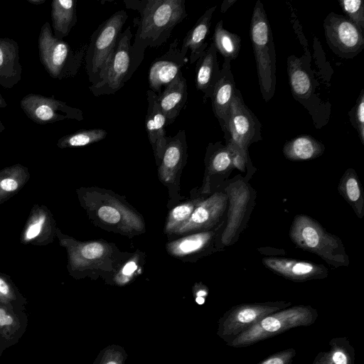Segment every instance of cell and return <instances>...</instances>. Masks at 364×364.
<instances>
[{"label": "cell", "mask_w": 364, "mask_h": 364, "mask_svg": "<svg viewBox=\"0 0 364 364\" xmlns=\"http://www.w3.org/2000/svg\"><path fill=\"white\" fill-rule=\"evenodd\" d=\"M124 4L140 15L132 46V77L142 62L146 48L166 43L175 26L187 16V12L184 0H134L124 1Z\"/></svg>", "instance_id": "6da1fadb"}, {"label": "cell", "mask_w": 364, "mask_h": 364, "mask_svg": "<svg viewBox=\"0 0 364 364\" xmlns=\"http://www.w3.org/2000/svg\"><path fill=\"white\" fill-rule=\"evenodd\" d=\"M77 192L81 205L95 226L129 238L146 232L144 217L124 196L95 186L82 187Z\"/></svg>", "instance_id": "7a4b0ae2"}, {"label": "cell", "mask_w": 364, "mask_h": 364, "mask_svg": "<svg viewBox=\"0 0 364 364\" xmlns=\"http://www.w3.org/2000/svg\"><path fill=\"white\" fill-rule=\"evenodd\" d=\"M72 271L80 277L101 278L109 282L132 252L121 251L115 243L103 239L70 240Z\"/></svg>", "instance_id": "3957f363"}, {"label": "cell", "mask_w": 364, "mask_h": 364, "mask_svg": "<svg viewBox=\"0 0 364 364\" xmlns=\"http://www.w3.org/2000/svg\"><path fill=\"white\" fill-rule=\"evenodd\" d=\"M250 36L262 99L268 102L276 88V53L270 24L263 4L257 0L251 18Z\"/></svg>", "instance_id": "277c9868"}, {"label": "cell", "mask_w": 364, "mask_h": 364, "mask_svg": "<svg viewBox=\"0 0 364 364\" xmlns=\"http://www.w3.org/2000/svg\"><path fill=\"white\" fill-rule=\"evenodd\" d=\"M318 316L317 310L309 305L291 306L266 316L227 345L232 348L247 347L291 328L311 326Z\"/></svg>", "instance_id": "5b68a950"}, {"label": "cell", "mask_w": 364, "mask_h": 364, "mask_svg": "<svg viewBox=\"0 0 364 364\" xmlns=\"http://www.w3.org/2000/svg\"><path fill=\"white\" fill-rule=\"evenodd\" d=\"M290 238L299 247L314 253L333 267L348 266V257L341 240L328 233L318 223L305 215H296L291 224Z\"/></svg>", "instance_id": "8992f818"}, {"label": "cell", "mask_w": 364, "mask_h": 364, "mask_svg": "<svg viewBox=\"0 0 364 364\" xmlns=\"http://www.w3.org/2000/svg\"><path fill=\"white\" fill-rule=\"evenodd\" d=\"M39 58L48 75L58 80L74 77L85 55L87 45L74 51L63 39L56 38L50 23L43 24L38 39Z\"/></svg>", "instance_id": "52a82bcc"}, {"label": "cell", "mask_w": 364, "mask_h": 364, "mask_svg": "<svg viewBox=\"0 0 364 364\" xmlns=\"http://www.w3.org/2000/svg\"><path fill=\"white\" fill-rule=\"evenodd\" d=\"M128 15L124 10L114 13L93 32L85 60L89 81L97 83L105 63L115 48Z\"/></svg>", "instance_id": "ba28073f"}, {"label": "cell", "mask_w": 364, "mask_h": 364, "mask_svg": "<svg viewBox=\"0 0 364 364\" xmlns=\"http://www.w3.org/2000/svg\"><path fill=\"white\" fill-rule=\"evenodd\" d=\"M187 158L188 146L185 130L178 131L173 136H167L161 160L158 166V177L167 189L168 209L185 198L181 195L180 181Z\"/></svg>", "instance_id": "9c48e42d"}, {"label": "cell", "mask_w": 364, "mask_h": 364, "mask_svg": "<svg viewBox=\"0 0 364 364\" xmlns=\"http://www.w3.org/2000/svg\"><path fill=\"white\" fill-rule=\"evenodd\" d=\"M132 38L131 27L128 26L119 35L117 45L101 73L99 81L89 87L95 96L115 93L131 77Z\"/></svg>", "instance_id": "30bf717a"}, {"label": "cell", "mask_w": 364, "mask_h": 364, "mask_svg": "<svg viewBox=\"0 0 364 364\" xmlns=\"http://www.w3.org/2000/svg\"><path fill=\"white\" fill-rule=\"evenodd\" d=\"M291 306V302L284 301L233 306L221 317L218 334L228 343L266 316Z\"/></svg>", "instance_id": "8fae6325"}, {"label": "cell", "mask_w": 364, "mask_h": 364, "mask_svg": "<svg viewBox=\"0 0 364 364\" xmlns=\"http://www.w3.org/2000/svg\"><path fill=\"white\" fill-rule=\"evenodd\" d=\"M323 25L326 43L338 57L353 58L363 50V33L346 16L332 11Z\"/></svg>", "instance_id": "7c38bea8"}, {"label": "cell", "mask_w": 364, "mask_h": 364, "mask_svg": "<svg viewBox=\"0 0 364 364\" xmlns=\"http://www.w3.org/2000/svg\"><path fill=\"white\" fill-rule=\"evenodd\" d=\"M223 133L225 139H231L246 149L262 139V124L246 105L240 91L237 89L230 105Z\"/></svg>", "instance_id": "4fadbf2b"}, {"label": "cell", "mask_w": 364, "mask_h": 364, "mask_svg": "<svg viewBox=\"0 0 364 364\" xmlns=\"http://www.w3.org/2000/svg\"><path fill=\"white\" fill-rule=\"evenodd\" d=\"M20 105L26 115L38 124H47L65 119H83L82 110L70 107L53 97L30 93L21 99Z\"/></svg>", "instance_id": "5bb4252c"}, {"label": "cell", "mask_w": 364, "mask_h": 364, "mask_svg": "<svg viewBox=\"0 0 364 364\" xmlns=\"http://www.w3.org/2000/svg\"><path fill=\"white\" fill-rule=\"evenodd\" d=\"M228 203V197L225 192L215 191L208 195L196 206L187 222L168 240L217 228L220 225Z\"/></svg>", "instance_id": "9a60e30c"}, {"label": "cell", "mask_w": 364, "mask_h": 364, "mask_svg": "<svg viewBox=\"0 0 364 364\" xmlns=\"http://www.w3.org/2000/svg\"><path fill=\"white\" fill-rule=\"evenodd\" d=\"M221 225L210 230L168 240L165 245L166 251L170 256L184 262H195L220 247L218 242Z\"/></svg>", "instance_id": "2e32d148"}, {"label": "cell", "mask_w": 364, "mask_h": 364, "mask_svg": "<svg viewBox=\"0 0 364 364\" xmlns=\"http://www.w3.org/2000/svg\"><path fill=\"white\" fill-rule=\"evenodd\" d=\"M179 48V41L175 39L169 45L166 52L156 58L149 70V85L150 90L159 95L161 88L170 83L187 63Z\"/></svg>", "instance_id": "e0dca14e"}, {"label": "cell", "mask_w": 364, "mask_h": 364, "mask_svg": "<svg viewBox=\"0 0 364 364\" xmlns=\"http://www.w3.org/2000/svg\"><path fill=\"white\" fill-rule=\"evenodd\" d=\"M264 265L282 277L294 281L304 282L327 277V269L321 264L284 257H264Z\"/></svg>", "instance_id": "ac0fdd59"}, {"label": "cell", "mask_w": 364, "mask_h": 364, "mask_svg": "<svg viewBox=\"0 0 364 364\" xmlns=\"http://www.w3.org/2000/svg\"><path fill=\"white\" fill-rule=\"evenodd\" d=\"M146 99L148 107L145 118L146 129L154 151L156 164L158 166L166 144L165 127L167 126V121L160 109L158 95L149 90L146 92Z\"/></svg>", "instance_id": "d6986e66"}, {"label": "cell", "mask_w": 364, "mask_h": 364, "mask_svg": "<svg viewBox=\"0 0 364 364\" xmlns=\"http://www.w3.org/2000/svg\"><path fill=\"white\" fill-rule=\"evenodd\" d=\"M236 90L230 63L223 61L220 69V77L213 90L210 96L213 112L223 132L230 112V105Z\"/></svg>", "instance_id": "ffe728a7"}, {"label": "cell", "mask_w": 364, "mask_h": 364, "mask_svg": "<svg viewBox=\"0 0 364 364\" xmlns=\"http://www.w3.org/2000/svg\"><path fill=\"white\" fill-rule=\"evenodd\" d=\"M205 171L199 191L203 195H210L215 191L216 177L227 171L232 166L230 151L220 141L210 142L205 156Z\"/></svg>", "instance_id": "44dd1931"}, {"label": "cell", "mask_w": 364, "mask_h": 364, "mask_svg": "<svg viewBox=\"0 0 364 364\" xmlns=\"http://www.w3.org/2000/svg\"><path fill=\"white\" fill-rule=\"evenodd\" d=\"M157 95L158 102L166 118L167 125L171 124L179 115L187 101V83L182 73H179Z\"/></svg>", "instance_id": "7402d4cb"}, {"label": "cell", "mask_w": 364, "mask_h": 364, "mask_svg": "<svg viewBox=\"0 0 364 364\" xmlns=\"http://www.w3.org/2000/svg\"><path fill=\"white\" fill-rule=\"evenodd\" d=\"M217 50L212 42L196 61V86L203 93V102L210 98L215 85L220 77Z\"/></svg>", "instance_id": "603a6c76"}, {"label": "cell", "mask_w": 364, "mask_h": 364, "mask_svg": "<svg viewBox=\"0 0 364 364\" xmlns=\"http://www.w3.org/2000/svg\"><path fill=\"white\" fill-rule=\"evenodd\" d=\"M216 8L217 6L215 5L208 9L183 38L180 50L185 56H186L188 50H190L189 60L191 64L196 63L199 59L208 46L205 40L208 35L212 17Z\"/></svg>", "instance_id": "cb8c5ba5"}, {"label": "cell", "mask_w": 364, "mask_h": 364, "mask_svg": "<svg viewBox=\"0 0 364 364\" xmlns=\"http://www.w3.org/2000/svg\"><path fill=\"white\" fill-rule=\"evenodd\" d=\"M22 70L18 43L9 38H0V85L12 88L21 80Z\"/></svg>", "instance_id": "d4e9b609"}, {"label": "cell", "mask_w": 364, "mask_h": 364, "mask_svg": "<svg viewBox=\"0 0 364 364\" xmlns=\"http://www.w3.org/2000/svg\"><path fill=\"white\" fill-rule=\"evenodd\" d=\"M226 192L230 203L229 214L227 225L219 237L221 245H229L232 241L240 225L242 216L244 215V210L249 198V191L245 185L235 187L234 191L227 189Z\"/></svg>", "instance_id": "484cf974"}, {"label": "cell", "mask_w": 364, "mask_h": 364, "mask_svg": "<svg viewBox=\"0 0 364 364\" xmlns=\"http://www.w3.org/2000/svg\"><path fill=\"white\" fill-rule=\"evenodd\" d=\"M207 196L201 194L198 187L194 188L190 191L188 197L185 198L169 210L163 230L168 240L187 222L196 206Z\"/></svg>", "instance_id": "4316f807"}, {"label": "cell", "mask_w": 364, "mask_h": 364, "mask_svg": "<svg viewBox=\"0 0 364 364\" xmlns=\"http://www.w3.org/2000/svg\"><path fill=\"white\" fill-rule=\"evenodd\" d=\"M75 0H53L51 3V20L53 36L63 39L77 23Z\"/></svg>", "instance_id": "83f0119b"}, {"label": "cell", "mask_w": 364, "mask_h": 364, "mask_svg": "<svg viewBox=\"0 0 364 364\" xmlns=\"http://www.w3.org/2000/svg\"><path fill=\"white\" fill-rule=\"evenodd\" d=\"M287 72L294 97L300 103L304 104L311 96L313 84L309 74L302 66L301 59L294 55L289 56Z\"/></svg>", "instance_id": "f1b7e54d"}, {"label": "cell", "mask_w": 364, "mask_h": 364, "mask_svg": "<svg viewBox=\"0 0 364 364\" xmlns=\"http://www.w3.org/2000/svg\"><path fill=\"white\" fill-rule=\"evenodd\" d=\"M324 150V145L314 137L300 135L285 143L283 154L291 161H306L320 156Z\"/></svg>", "instance_id": "f546056e"}, {"label": "cell", "mask_w": 364, "mask_h": 364, "mask_svg": "<svg viewBox=\"0 0 364 364\" xmlns=\"http://www.w3.org/2000/svg\"><path fill=\"white\" fill-rule=\"evenodd\" d=\"M327 350L319 352L312 364H355V349L346 336L336 337Z\"/></svg>", "instance_id": "4dcf8cb0"}, {"label": "cell", "mask_w": 364, "mask_h": 364, "mask_svg": "<svg viewBox=\"0 0 364 364\" xmlns=\"http://www.w3.org/2000/svg\"><path fill=\"white\" fill-rule=\"evenodd\" d=\"M213 40L217 51L224 58V61L230 63L238 56L241 48V38L224 28L223 20L217 23Z\"/></svg>", "instance_id": "1f68e13d"}, {"label": "cell", "mask_w": 364, "mask_h": 364, "mask_svg": "<svg viewBox=\"0 0 364 364\" xmlns=\"http://www.w3.org/2000/svg\"><path fill=\"white\" fill-rule=\"evenodd\" d=\"M146 255L139 249L132 252L124 260L112 278L110 283L124 286L134 280L144 270Z\"/></svg>", "instance_id": "d6a6232c"}, {"label": "cell", "mask_w": 364, "mask_h": 364, "mask_svg": "<svg viewBox=\"0 0 364 364\" xmlns=\"http://www.w3.org/2000/svg\"><path fill=\"white\" fill-rule=\"evenodd\" d=\"M338 189L346 201L353 208L357 215H363V196L357 175L353 169H348L341 178Z\"/></svg>", "instance_id": "836d02e7"}, {"label": "cell", "mask_w": 364, "mask_h": 364, "mask_svg": "<svg viewBox=\"0 0 364 364\" xmlns=\"http://www.w3.org/2000/svg\"><path fill=\"white\" fill-rule=\"evenodd\" d=\"M107 134L102 129H80L60 138L57 145L61 149L84 146L102 140Z\"/></svg>", "instance_id": "e575fe53"}, {"label": "cell", "mask_w": 364, "mask_h": 364, "mask_svg": "<svg viewBox=\"0 0 364 364\" xmlns=\"http://www.w3.org/2000/svg\"><path fill=\"white\" fill-rule=\"evenodd\" d=\"M346 16L363 33L364 31V2L363 0H338Z\"/></svg>", "instance_id": "d590c367"}, {"label": "cell", "mask_w": 364, "mask_h": 364, "mask_svg": "<svg viewBox=\"0 0 364 364\" xmlns=\"http://www.w3.org/2000/svg\"><path fill=\"white\" fill-rule=\"evenodd\" d=\"M350 122L356 129L359 138L364 144V90L363 89L355 102V105L348 112Z\"/></svg>", "instance_id": "8d00e7d4"}, {"label": "cell", "mask_w": 364, "mask_h": 364, "mask_svg": "<svg viewBox=\"0 0 364 364\" xmlns=\"http://www.w3.org/2000/svg\"><path fill=\"white\" fill-rule=\"evenodd\" d=\"M295 355V349L287 348L269 355L258 364H292Z\"/></svg>", "instance_id": "74e56055"}, {"label": "cell", "mask_w": 364, "mask_h": 364, "mask_svg": "<svg viewBox=\"0 0 364 364\" xmlns=\"http://www.w3.org/2000/svg\"><path fill=\"white\" fill-rule=\"evenodd\" d=\"M44 222L45 217L42 215L37 221L31 224L26 232V240H31L36 237L40 234Z\"/></svg>", "instance_id": "f35d334b"}, {"label": "cell", "mask_w": 364, "mask_h": 364, "mask_svg": "<svg viewBox=\"0 0 364 364\" xmlns=\"http://www.w3.org/2000/svg\"><path fill=\"white\" fill-rule=\"evenodd\" d=\"M0 187L5 191H13L18 188V183L12 178H5L0 182Z\"/></svg>", "instance_id": "ab89813d"}, {"label": "cell", "mask_w": 364, "mask_h": 364, "mask_svg": "<svg viewBox=\"0 0 364 364\" xmlns=\"http://www.w3.org/2000/svg\"><path fill=\"white\" fill-rule=\"evenodd\" d=\"M13 323L12 317L7 314L3 309H0V326H8Z\"/></svg>", "instance_id": "60d3db41"}, {"label": "cell", "mask_w": 364, "mask_h": 364, "mask_svg": "<svg viewBox=\"0 0 364 364\" xmlns=\"http://www.w3.org/2000/svg\"><path fill=\"white\" fill-rule=\"evenodd\" d=\"M0 294L5 296L9 294V286L1 278H0Z\"/></svg>", "instance_id": "b9f144b4"}, {"label": "cell", "mask_w": 364, "mask_h": 364, "mask_svg": "<svg viewBox=\"0 0 364 364\" xmlns=\"http://www.w3.org/2000/svg\"><path fill=\"white\" fill-rule=\"evenodd\" d=\"M198 291H196V298H204L205 299V296H207L208 294V291L205 288L203 287V288H200L198 289H197Z\"/></svg>", "instance_id": "7bdbcfd3"}, {"label": "cell", "mask_w": 364, "mask_h": 364, "mask_svg": "<svg viewBox=\"0 0 364 364\" xmlns=\"http://www.w3.org/2000/svg\"><path fill=\"white\" fill-rule=\"evenodd\" d=\"M46 0H27L28 2L33 5L39 6L46 2Z\"/></svg>", "instance_id": "ee69618b"}, {"label": "cell", "mask_w": 364, "mask_h": 364, "mask_svg": "<svg viewBox=\"0 0 364 364\" xmlns=\"http://www.w3.org/2000/svg\"><path fill=\"white\" fill-rule=\"evenodd\" d=\"M8 106L6 100L0 93V108H5Z\"/></svg>", "instance_id": "f6af8a7d"}, {"label": "cell", "mask_w": 364, "mask_h": 364, "mask_svg": "<svg viewBox=\"0 0 364 364\" xmlns=\"http://www.w3.org/2000/svg\"><path fill=\"white\" fill-rule=\"evenodd\" d=\"M5 126L3 124L1 119H0V133L2 132L5 129Z\"/></svg>", "instance_id": "bcb514c9"}, {"label": "cell", "mask_w": 364, "mask_h": 364, "mask_svg": "<svg viewBox=\"0 0 364 364\" xmlns=\"http://www.w3.org/2000/svg\"><path fill=\"white\" fill-rule=\"evenodd\" d=\"M107 364H117V363L114 361H110V362L107 363Z\"/></svg>", "instance_id": "7dc6e473"}]
</instances>
